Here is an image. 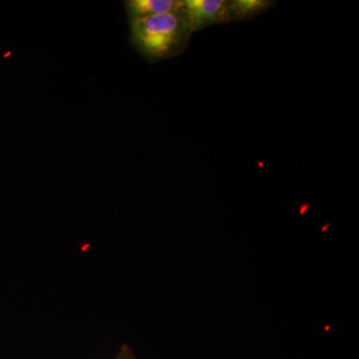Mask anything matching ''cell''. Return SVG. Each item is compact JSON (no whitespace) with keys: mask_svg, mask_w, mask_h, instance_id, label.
Wrapping results in <instances>:
<instances>
[{"mask_svg":"<svg viewBox=\"0 0 359 359\" xmlns=\"http://www.w3.org/2000/svg\"><path fill=\"white\" fill-rule=\"evenodd\" d=\"M130 44L151 63L185 52L194 32L192 16L185 6L171 13L130 23Z\"/></svg>","mask_w":359,"mask_h":359,"instance_id":"6da1fadb","label":"cell"},{"mask_svg":"<svg viewBox=\"0 0 359 359\" xmlns=\"http://www.w3.org/2000/svg\"><path fill=\"white\" fill-rule=\"evenodd\" d=\"M184 6L192 16L194 32L208 26L230 22L226 0H183Z\"/></svg>","mask_w":359,"mask_h":359,"instance_id":"7a4b0ae2","label":"cell"},{"mask_svg":"<svg viewBox=\"0 0 359 359\" xmlns=\"http://www.w3.org/2000/svg\"><path fill=\"white\" fill-rule=\"evenodd\" d=\"M124 4L130 23L184 7L183 0H127Z\"/></svg>","mask_w":359,"mask_h":359,"instance_id":"3957f363","label":"cell"},{"mask_svg":"<svg viewBox=\"0 0 359 359\" xmlns=\"http://www.w3.org/2000/svg\"><path fill=\"white\" fill-rule=\"evenodd\" d=\"M276 1L273 0H229L226 2L229 20H250L273 8Z\"/></svg>","mask_w":359,"mask_h":359,"instance_id":"277c9868","label":"cell"},{"mask_svg":"<svg viewBox=\"0 0 359 359\" xmlns=\"http://www.w3.org/2000/svg\"><path fill=\"white\" fill-rule=\"evenodd\" d=\"M115 359H137L132 349L128 346L121 347Z\"/></svg>","mask_w":359,"mask_h":359,"instance_id":"5b68a950","label":"cell"}]
</instances>
